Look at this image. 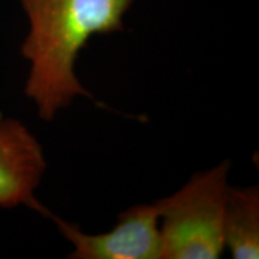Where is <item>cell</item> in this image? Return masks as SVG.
Segmentation results:
<instances>
[{
    "mask_svg": "<svg viewBox=\"0 0 259 259\" xmlns=\"http://www.w3.org/2000/svg\"><path fill=\"white\" fill-rule=\"evenodd\" d=\"M29 19L21 53L30 70L24 93L42 120L51 121L76 96L93 99L74 72L79 52L94 35L124 30L135 0H19Z\"/></svg>",
    "mask_w": 259,
    "mask_h": 259,
    "instance_id": "6da1fadb",
    "label": "cell"
},
{
    "mask_svg": "<svg viewBox=\"0 0 259 259\" xmlns=\"http://www.w3.org/2000/svg\"><path fill=\"white\" fill-rule=\"evenodd\" d=\"M229 161L193 176L179 191L157 200L162 259H218L225 251Z\"/></svg>",
    "mask_w": 259,
    "mask_h": 259,
    "instance_id": "7a4b0ae2",
    "label": "cell"
},
{
    "mask_svg": "<svg viewBox=\"0 0 259 259\" xmlns=\"http://www.w3.org/2000/svg\"><path fill=\"white\" fill-rule=\"evenodd\" d=\"M60 234L73 245L72 259H162L158 203L135 205L121 212L109 232L87 234L77 225L52 213Z\"/></svg>",
    "mask_w": 259,
    "mask_h": 259,
    "instance_id": "3957f363",
    "label": "cell"
},
{
    "mask_svg": "<svg viewBox=\"0 0 259 259\" xmlns=\"http://www.w3.org/2000/svg\"><path fill=\"white\" fill-rule=\"evenodd\" d=\"M46 170L41 144L25 125L0 113V206L25 205L45 218L52 212L35 198Z\"/></svg>",
    "mask_w": 259,
    "mask_h": 259,
    "instance_id": "277c9868",
    "label": "cell"
},
{
    "mask_svg": "<svg viewBox=\"0 0 259 259\" xmlns=\"http://www.w3.org/2000/svg\"><path fill=\"white\" fill-rule=\"evenodd\" d=\"M223 235L226 248L233 258L259 257L258 187H228Z\"/></svg>",
    "mask_w": 259,
    "mask_h": 259,
    "instance_id": "5b68a950",
    "label": "cell"
}]
</instances>
